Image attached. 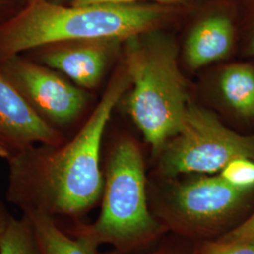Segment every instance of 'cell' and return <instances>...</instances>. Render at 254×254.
<instances>
[{
    "instance_id": "obj_1",
    "label": "cell",
    "mask_w": 254,
    "mask_h": 254,
    "mask_svg": "<svg viewBox=\"0 0 254 254\" xmlns=\"http://www.w3.org/2000/svg\"><path fill=\"white\" fill-rule=\"evenodd\" d=\"M127 72V71H126ZM119 74L79 133L66 145L47 153L21 154L13 162L9 202L26 212L77 216L103 196L102 138L111 112L130 85Z\"/></svg>"
},
{
    "instance_id": "obj_2",
    "label": "cell",
    "mask_w": 254,
    "mask_h": 254,
    "mask_svg": "<svg viewBox=\"0 0 254 254\" xmlns=\"http://www.w3.org/2000/svg\"><path fill=\"white\" fill-rule=\"evenodd\" d=\"M172 9L161 4H102L64 7L46 0H31L0 27V55L57 42L131 39L152 30Z\"/></svg>"
},
{
    "instance_id": "obj_3",
    "label": "cell",
    "mask_w": 254,
    "mask_h": 254,
    "mask_svg": "<svg viewBox=\"0 0 254 254\" xmlns=\"http://www.w3.org/2000/svg\"><path fill=\"white\" fill-rule=\"evenodd\" d=\"M127 73L133 85L130 114L154 152H160L178 133L190 107L174 47L155 39L133 44Z\"/></svg>"
},
{
    "instance_id": "obj_4",
    "label": "cell",
    "mask_w": 254,
    "mask_h": 254,
    "mask_svg": "<svg viewBox=\"0 0 254 254\" xmlns=\"http://www.w3.org/2000/svg\"><path fill=\"white\" fill-rule=\"evenodd\" d=\"M157 230L147 204L141 153L134 141L122 140L110 155L100 215L78 234L98 245L108 243L125 250L152 237Z\"/></svg>"
},
{
    "instance_id": "obj_5",
    "label": "cell",
    "mask_w": 254,
    "mask_h": 254,
    "mask_svg": "<svg viewBox=\"0 0 254 254\" xmlns=\"http://www.w3.org/2000/svg\"><path fill=\"white\" fill-rule=\"evenodd\" d=\"M163 150L162 169L167 175L212 174L236 158L254 159V137L241 136L207 110L190 106L178 133Z\"/></svg>"
},
{
    "instance_id": "obj_6",
    "label": "cell",
    "mask_w": 254,
    "mask_h": 254,
    "mask_svg": "<svg viewBox=\"0 0 254 254\" xmlns=\"http://www.w3.org/2000/svg\"><path fill=\"white\" fill-rule=\"evenodd\" d=\"M251 190L237 189L220 175L178 186L171 207L179 221L193 229H209L229 217Z\"/></svg>"
},
{
    "instance_id": "obj_7",
    "label": "cell",
    "mask_w": 254,
    "mask_h": 254,
    "mask_svg": "<svg viewBox=\"0 0 254 254\" xmlns=\"http://www.w3.org/2000/svg\"><path fill=\"white\" fill-rule=\"evenodd\" d=\"M6 71L29 104L52 122L68 123L81 111L85 103L83 92L46 68L11 61Z\"/></svg>"
},
{
    "instance_id": "obj_8",
    "label": "cell",
    "mask_w": 254,
    "mask_h": 254,
    "mask_svg": "<svg viewBox=\"0 0 254 254\" xmlns=\"http://www.w3.org/2000/svg\"><path fill=\"white\" fill-rule=\"evenodd\" d=\"M0 136L14 147L33 142L58 146V132L37 113L11 82L0 74Z\"/></svg>"
},
{
    "instance_id": "obj_9",
    "label": "cell",
    "mask_w": 254,
    "mask_h": 254,
    "mask_svg": "<svg viewBox=\"0 0 254 254\" xmlns=\"http://www.w3.org/2000/svg\"><path fill=\"white\" fill-rule=\"evenodd\" d=\"M109 41L111 40L82 41L47 53L44 56V62L78 85L92 88L104 73L109 57Z\"/></svg>"
},
{
    "instance_id": "obj_10",
    "label": "cell",
    "mask_w": 254,
    "mask_h": 254,
    "mask_svg": "<svg viewBox=\"0 0 254 254\" xmlns=\"http://www.w3.org/2000/svg\"><path fill=\"white\" fill-rule=\"evenodd\" d=\"M234 30L230 19L213 15L195 27L186 45V58L193 68H200L223 59L233 44Z\"/></svg>"
},
{
    "instance_id": "obj_11",
    "label": "cell",
    "mask_w": 254,
    "mask_h": 254,
    "mask_svg": "<svg viewBox=\"0 0 254 254\" xmlns=\"http://www.w3.org/2000/svg\"><path fill=\"white\" fill-rule=\"evenodd\" d=\"M33 228L40 254H100L98 244L88 236L77 234L71 238L62 231L54 218L40 212L24 213Z\"/></svg>"
},
{
    "instance_id": "obj_12",
    "label": "cell",
    "mask_w": 254,
    "mask_h": 254,
    "mask_svg": "<svg viewBox=\"0 0 254 254\" xmlns=\"http://www.w3.org/2000/svg\"><path fill=\"white\" fill-rule=\"evenodd\" d=\"M221 91L228 103L245 116L254 115V70L246 65H234L221 75Z\"/></svg>"
},
{
    "instance_id": "obj_13",
    "label": "cell",
    "mask_w": 254,
    "mask_h": 254,
    "mask_svg": "<svg viewBox=\"0 0 254 254\" xmlns=\"http://www.w3.org/2000/svg\"><path fill=\"white\" fill-rule=\"evenodd\" d=\"M0 254H40L33 228L26 216L11 218L0 241Z\"/></svg>"
},
{
    "instance_id": "obj_14",
    "label": "cell",
    "mask_w": 254,
    "mask_h": 254,
    "mask_svg": "<svg viewBox=\"0 0 254 254\" xmlns=\"http://www.w3.org/2000/svg\"><path fill=\"white\" fill-rule=\"evenodd\" d=\"M219 175L237 189L251 190L254 188V159L236 158L221 170Z\"/></svg>"
},
{
    "instance_id": "obj_15",
    "label": "cell",
    "mask_w": 254,
    "mask_h": 254,
    "mask_svg": "<svg viewBox=\"0 0 254 254\" xmlns=\"http://www.w3.org/2000/svg\"><path fill=\"white\" fill-rule=\"evenodd\" d=\"M199 254H254V242L209 241L201 246Z\"/></svg>"
},
{
    "instance_id": "obj_16",
    "label": "cell",
    "mask_w": 254,
    "mask_h": 254,
    "mask_svg": "<svg viewBox=\"0 0 254 254\" xmlns=\"http://www.w3.org/2000/svg\"><path fill=\"white\" fill-rule=\"evenodd\" d=\"M223 242L254 241V213L238 227L218 239Z\"/></svg>"
},
{
    "instance_id": "obj_17",
    "label": "cell",
    "mask_w": 254,
    "mask_h": 254,
    "mask_svg": "<svg viewBox=\"0 0 254 254\" xmlns=\"http://www.w3.org/2000/svg\"><path fill=\"white\" fill-rule=\"evenodd\" d=\"M143 0H73L72 6L82 7L90 5H102V4H132ZM144 1H154L156 4L161 5H173L179 4L185 0H144Z\"/></svg>"
},
{
    "instance_id": "obj_18",
    "label": "cell",
    "mask_w": 254,
    "mask_h": 254,
    "mask_svg": "<svg viewBox=\"0 0 254 254\" xmlns=\"http://www.w3.org/2000/svg\"><path fill=\"white\" fill-rule=\"evenodd\" d=\"M12 218L13 217L10 215L5 204L0 200V241Z\"/></svg>"
},
{
    "instance_id": "obj_19",
    "label": "cell",
    "mask_w": 254,
    "mask_h": 254,
    "mask_svg": "<svg viewBox=\"0 0 254 254\" xmlns=\"http://www.w3.org/2000/svg\"><path fill=\"white\" fill-rule=\"evenodd\" d=\"M253 50H254V40H253Z\"/></svg>"
},
{
    "instance_id": "obj_20",
    "label": "cell",
    "mask_w": 254,
    "mask_h": 254,
    "mask_svg": "<svg viewBox=\"0 0 254 254\" xmlns=\"http://www.w3.org/2000/svg\"></svg>"
}]
</instances>
